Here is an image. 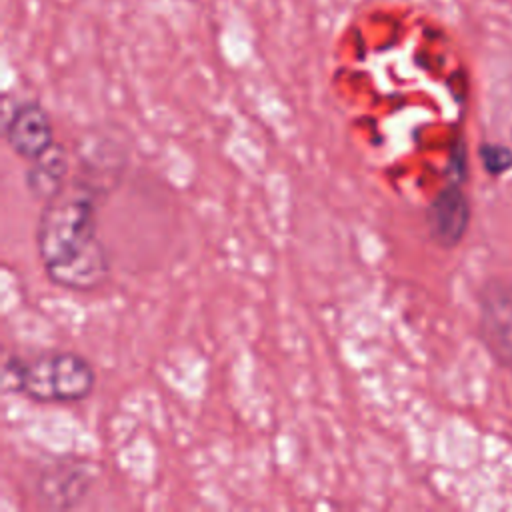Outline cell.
I'll list each match as a JSON object with an SVG mask.
<instances>
[{"mask_svg":"<svg viewBox=\"0 0 512 512\" xmlns=\"http://www.w3.org/2000/svg\"><path fill=\"white\" fill-rule=\"evenodd\" d=\"M36 248L42 266L64 262L98 242L96 192L86 184H66L44 202L36 224Z\"/></svg>","mask_w":512,"mask_h":512,"instance_id":"cell-1","label":"cell"},{"mask_svg":"<svg viewBox=\"0 0 512 512\" xmlns=\"http://www.w3.org/2000/svg\"><path fill=\"white\" fill-rule=\"evenodd\" d=\"M94 384V368L84 356L70 350H54L24 360L20 392L34 402L74 404L88 398Z\"/></svg>","mask_w":512,"mask_h":512,"instance_id":"cell-2","label":"cell"},{"mask_svg":"<svg viewBox=\"0 0 512 512\" xmlns=\"http://www.w3.org/2000/svg\"><path fill=\"white\" fill-rule=\"evenodd\" d=\"M4 136L8 146L28 162L54 144L50 116L36 100H24L14 106L4 124Z\"/></svg>","mask_w":512,"mask_h":512,"instance_id":"cell-3","label":"cell"},{"mask_svg":"<svg viewBox=\"0 0 512 512\" xmlns=\"http://www.w3.org/2000/svg\"><path fill=\"white\" fill-rule=\"evenodd\" d=\"M470 224V202L460 182L444 186L426 210V226L430 238L442 248H454L464 238Z\"/></svg>","mask_w":512,"mask_h":512,"instance_id":"cell-4","label":"cell"},{"mask_svg":"<svg viewBox=\"0 0 512 512\" xmlns=\"http://www.w3.org/2000/svg\"><path fill=\"white\" fill-rule=\"evenodd\" d=\"M44 272L48 280L60 288L74 290V292H90V290H96L100 284H104V280L108 278L110 260L102 240H98L84 252L64 262L46 266Z\"/></svg>","mask_w":512,"mask_h":512,"instance_id":"cell-5","label":"cell"},{"mask_svg":"<svg viewBox=\"0 0 512 512\" xmlns=\"http://www.w3.org/2000/svg\"><path fill=\"white\" fill-rule=\"evenodd\" d=\"M482 334L496 356L512 362V286H486L482 298Z\"/></svg>","mask_w":512,"mask_h":512,"instance_id":"cell-6","label":"cell"},{"mask_svg":"<svg viewBox=\"0 0 512 512\" xmlns=\"http://www.w3.org/2000/svg\"><path fill=\"white\" fill-rule=\"evenodd\" d=\"M66 174V152L58 142H54L46 152L30 160V166L26 170V186L36 198L46 202L66 186Z\"/></svg>","mask_w":512,"mask_h":512,"instance_id":"cell-7","label":"cell"},{"mask_svg":"<svg viewBox=\"0 0 512 512\" xmlns=\"http://www.w3.org/2000/svg\"><path fill=\"white\" fill-rule=\"evenodd\" d=\"M90 482L92 476L88 474L86 466L60 464L50 472L46 470V474L40 478V492L46 504L66 508L82 498Z\"/></svg>","mask_w":512,"mask_h":512,"instance_id":"cell-8","label":"cell"},{"mask_svg":"<svg viewBox=\"0 0 512 512\" xmlns=\"http://www.w3.org/2000/svg\"><path fill=\"white\" fill-rule=\"evenodd\" d=\"M480 160L486 172L498 176L512 168V150L502 144H482L480 146Z\"/></svg>","mask_w":512,"mask_h":512,"instance_id":"cell-9","label":"cell"},{"mask_svg":"<svg viewBox=\"0 0 512 512\" xmlns=\"http://www.w3.org/2000/svg\"><path fill=\"white\" fill-rule=\"evenodd\" d=\"M22 368H24V360H20V358H16V356H10V358L4 362V368H2V384H4V390H8V392H20Z\"/></svg>","mask_w":512,"mask_h":512,"instance_id":"cell-10","label":"cell"}]
</instances>
